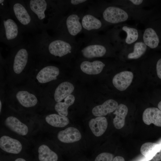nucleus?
I'll return each instance as SVG.
<instances>
[{"label":"nucleus","mask_w":161,"mask_h":161,"mask_svg":"<svg viewBox=\"0 0 161 161\" xmlns=\"http://www.w3.org/2000/svg\"><path fill=\"white\" fill-rule=\"evenodd\" d=\"M36 58L27 39L11 48L6 58L1 56V66L4 73V85L12 86L26 81Z\"/></svg>","instance_id":"f257e3e1"},{"label":"nucleus","mask_w":161,"mask_h":161,"mask_svg":"<svg viewBox=\"0 0 161 161\" xmlns=\"http://www.w3.org/2000/svg\"><path fill=\"white\" fill-rule=\"evenodd\" d=\"M38 56L48 61H64L77 52L82 44L81 40L72 41L51 36L46 30L33 35L27 39Z\"/></svg>","instance_id":"f03ea898"},{"label":"nucleus","mask_w":161,"mask_h":161,"mask_svg":"<svg viewBox=\"0 0 161 161\" xmlns=\"http://www.w3.org/2000/svg\"><path fill=\"white\" fill-rule=\"evenodd\" d=\"M40 30H52L67 14L56 0H24Z\"/></svg>","instance_id":"7ed1b4c3"},{"label":"nucleus","mask_w":161,"mask_h":161,"mask_svg":"<svg viewBox=\"0 0 161 161\" xmlns=\"http://www.w3.org/2000/svg\"><path fill=\"white\" fill-rule=\"evenodd\" d=\"M89 10L108 26L126 23L130 20L141 22L143 18L141 9L127 8L105 1H97L95 3L94 1L90 6Z\"/></svg>","instance_id":"20e7f679"},{"label":"nucleus","mask_w":161,"mask_h":161,"mask_svg":"<svg viewBox=\"0 0 161 161\" xmlns=\"http://www.w3.org/2000/svg\"><path fill=\"white\" fill-rule=\"evenodd\" d=\"M4 86L5 100L16 102L25 108L35 107L40 101H45L44 92L26 81L13 86Z\"/></svg>","instance_id":"39448f33"},{"label":"nucleus","mask_w":161,"mask_h":161,"mask_svg":"<svg viewBox=\"0 0 161 161\" xmlns=\"http://www.w3.org/2000/svg\"><path fill=\"white\" fill-rule=\"evenodd\" d=\"M117 50H121L142 40L143 30L124 23L114 26L105 34Z\"/></svg>","instance_id":"423d86ee"},{"label":"nucleus","mask_w":161,"mask_h":161,"mask_svg":"<svg viewBox=\"0 0 161 161\" xmlns=\"http://www.w3.org/2000/svg\"><path fill=\"white\" fill-rule=\"evenodd\" d=\"M81 40L82 44L77 52L85 59L101 58L116 50L106 34H97L84 37Z\"/></svg>","instance_id":"0eeeda50"},{"label":"nucleus","mask_w":161,"mask_h":161,"mask_svg":"<svg viewBox=\"0 0 161 161\" xmlns=\"http://www.w3.org/2000/svg\"><path fill=\"white\" fill-rule=\"evenodd\" d=\"M85 9L70 12L65 15L53 30V36L67 40L76 41V38L83 33L81 23Z\"/></svg>","instance_id":"6e6552de"},{"label":"nucleus","mask_w":161,"mask_h":161,"mask_svg":"<svg viewBox=\"0 0 161 161\" xmlns=\"http://www.w3.org/2000/svg\"><path fill=\"white\" fill-rule=\"evenodd\" d=\"M10 14L23 32L32 35L39 30L24 0H8Z\"/></svg>","instance_id":"1a4fd4ad"},{"label":"nucleus","mask_w":161,"mask_h":161,"mask_svg":"<svg viewBox=\"0 0 161 161\" xmlns=\"http://www.w3.org/2000/svg\"><path fill=\"white\" fill-rule=\"evenodd\" d=\"M0 41L11 48L19 45L25 40L24 33L10 14L0 15Z\"/></svg>","instance_id":"9d476101"},{"label":"nucleus","mask_w":161,"mask_h":161,"mask_svg":"<svg viewBox=\"0 0 161 161\" xmlns=\"http://www.w3.org/2000/svg\"><path fill=\"white\" fill-rule=\"evenodd\" d=\"M160 9L146 23L143 30V41L150 49L161 51Z\"/></svg>","instance_id":"9b49d317"},{"label":"nucleus","mask_w":161,"mask_h":161,"mask_svg":"<svg viewBox=\"0 0 161 161\" xmlns=\"http://www.w3.org/2000/svg\"><path fill=\"white\" fill-rule=\"evenodd\" d=\"M81 23L84 37L98 34L108 26L100 18L87 10L82 17Z\"/></svg>","instance_id":"f8f14e48"},{"label":"nucleus","mask_w":161,"mask_h":161,"mask_svg":"<svg viewBox=\"0 0 161 161\" xmlns=\"http://www.w3.org/2000/svg\"><path fill=\"white\" fill-rule=\"evenodd\" d=\"M150 49L142 40L139 41L121 50L129 60H137L143 56Z\"/></svg>","instance_id":"ddd939ff"},{"label":"nucleus","mask_w":161,"mask_h":161,"mask_svg":"<svg viewBox=\"0 0 161 161\" xmlns=\"http://www.w3.org/2000/svg\"><path fill=\"white\" fill-rule=\"evenodd\" d=\"M141 154L151 161L161 160V145L151 142H147L141 146Z\"/></svg>","instance_id":"4468645a"},{"label":"nucleus","mask_w":161,"mask_h":161,"mask_svg":"<svg viewBox=\"0 0 161 161\" xmlns=\"http://www.w3.org/2000/svg\"><path fill=\"white\" fill-rule=\"evenodd\" d=\"M161 2L160 1L145 0H112L109 1L112 4L133 9H143L150 6L157 5Z\"/></svg>","instance_id":"2eb2a0df"},{"label":"nucleus","mask_w":161,"mask_h":161,"mask_svg":"<svg viewBox=\"0 0 161 161\" xmlns=\"http://www.w3.org/2000/svg\"><path fill=\"white\" fill-rule=\"evenodd\" d=\"M133 77V74L131 72L123 71L117 73L114 77L112 83L118 90L124 91L131 84Z\"/></svg>","instance_id":"dca6fc26"},{"label":"nucleus","mask_w":161,"mask_h":161,"mask_svg":"<svg viewBox=\"0 0 161 161\" xmlns=\"http://www.w3.org/2000/svg\"><path fill=\"white\" fill-rule=\"evenodd\" d=\"M0 147L4 151L14 154L19 153L22 148L19 141L6 135L2 136L0 138Z\"/></svg>","instance_id":"f3484780"},{"label":"nucleus","mask_w":161,"mask_h":161,"mask_svg":"<svg viewBox=\"0 0 161 161\" xmlns=\"http://www.w3.org/2000/svg\"><path fill=\"white\" fill-rule=\"evenodd\" d=\"M58 4L68 14L76 10L85 9L93 1L87 0H56Z\"/></svg>","instance_id":"a211bd4d"},{"label":"nucleus","mask_w":161,"mask_h":161,"mask_svg":"<svg viewBox=\"0 0 161 161\" xmlns=\"http://www.w3.org/2000/svg\"><path fill=\"white\" fill-rule=\"evenodd\" d=\"M106 66L105 64L102 61L95 60L91 61L88 60L82 61L80 64V67L84 73L90 75L100 73Z\"/></svg>","instance_id":"6ab92c4d"},{"label":"nucleus","mask_w":161,"mask_h":161,"mask_svg":"<svg viewBox=\"0 0 161 161\" xmlns=\"http://www.w3.org/2000/svg\"><path fill=\"white\" fill-rule=\"evenodd\" d=\"M80 132L77 129L72 127L59 131L57 134L58 139L65 143H71L78 141L81 138Z\"/></svg>","instance_id":"aec40b11"},{"label":"nucleus","mask_w":161,"mask_h":161,"mask_svg":"<svg viewBox=\"0 0 161 161\" xmlns=\"http://www.w3.org/2000/svg\"><path fill=\"white\" fill-rule=\"evenodd\" d=\"M143 120L146 125L151 123L161 127V111L156 107H149L146 109L143 114Z\"/></svg>","instance_id":"412c9836"},{"label":"nucleus","mask_w":161,"mask_h":161,"mask_svg":"<svg viewBox=\"0 0 161 161\" xmlns=\"http://www.w3.org/2000/svg\"><path fill=\"white\" fill-rule=\"evenodd\" d=\"M74 89L73 85L68 81H64L60 83L55 89L53 97L57 103L61 102L71 94Z\"/></svg>","instance_id":"4be33fe9"},{"label":"nucleus","mask_w":161,"mask_h":161,"mask_svg":"<svg viewBox=\"0 0 161 161\" xmlns=\"http://www.w3.org/2000/svg\"><path fill=\"white\" fill-rule=\"evenodd\" d=\"M4 123L8 128L20 135L24 136L28 132V129L27 126L15 116H10L7 117Z\"/></svg>","instance_id":"5701e85b"},{"label":"nucleus","mask_w":161,"mask_h":161,"mask_svg":"<svg viewBox=\"0 0 161 161\" xmlns=\"http://www.w3.org/2000/svg\"><path fill=\"white\" fill-rule=\"evenodd\" d=\"M118 105V103L115 100L109 99L102 104L94 107L92 109V113L95 116L104 117L114 111Z\"/></svg>","instance_id":"b1692460"},{"label":"nucleus","mask_w":161,"mask_h":161,"mask_svg":"<svg viewBox=\"0 0 161 161\" xmlns=\"http://www.w3.org/2000/svg\"><path fill=\"white\" fill-rule=\"evenodd\" d=\"M89 127L93 134L96 137L102 135L106 131L108 122L104 117H97L91 119L89 122Z\"/></svg>","instance_id":"393cba45"},{"label":"nucleus","mask_w":161,"mask_h":161,"mask_svg":"<svg viewBox=\"0 0 161 161\" xmlns=\"http://www.w3.org/2000/svg\"><path fill=\"white\" fill-rule=\"evenodd\" d=\"M128 111V107L125 105L120 104L118 105L114 113L115 116L113 120V124L116 129H120L124 126Z\"/></svg>","instance_id":"a878e982"},{"label":"nucleus","mask_w":161,"mask_h":161,"mask_svg":"<svg viewBox=\"0 0 161 161\" xmlns=\"http://www.w3.org/2000/svg\"><path fill=\"white\" fill-rule=\"evenodd\" d=\"M45 120L49 124L56 127H63L67 126L69 123V120L67 117L55 114L47 115Z\"/></svg>","instance_id":"bb28decb"},{"label":"nucleus","mask_w":161,"mask_h":161,"mask_svg":"<svg viewBox=\"0 0 161 161\" xmlns=\"http://www.w3.org/2000/svg\"><path fill=\"white\" fill-rule=\"evenodd\" d=\"M75 100L73 95L71 94L69 95L64 99V102H57L55 104L54 108L55 111L58 114L66 117L68 114V108L74 103Z\"/></svg>","instance_id":"cd10ccee"},{"label":"nucleus","mask_w":161,"mask_h":161,"mask_svg":"<svg viewBox=\"0 0 161 161\" xmlns=\"http://www.w3.org/2000/svg\"><path fill=\"white\" fill-rule=\"evenodd\" d=\"M38 159L40 161H57V154L45 145H40L38 148Z\"/></svg>","instance_id":"c85d7f7f"},{"label":"nucleus","mask_w":161,"mask_h":161,"mask_svg":"<svg viewBox=\"0 0 161 161\" xmlns=\"http://www.w3.org/2000/svg\"><path fill=\"white\" fill-rule=\"evenodd\" d=\"M10 14L8 0H0V15Z\"/></svg>","instance_id":"c756f323"},{"label":"nucleus","mask_w":161,"mask_h":161,"mask_svg":"<svg viewBox=\"0 0 161 161\" xmlns=\"http://www.w3.org/2000/svg\"><path fill=\"white\" fill-rule=\"evenodd\" d=\"M114 155L108 152H103L99 154L96 157L95 161H113Z\"/></svg>","instance_id":"7c9ffc66"},{"label":"nucleus","mask_w":161,"mask_h":161,"mask_svg":"<svg viewBox=\"0 0 161 161\" xmlns=\"http://www.w3.org/2000/svg\"><path fill=\"white\" fill-rule=\"evenodd\" d=\"M155 64L157 76L161 79V56L157 58Z\"/></svg>","instance_id":"2f4dec72"},{"label":"nucleus","mask_w":161,"mask_h":161,"mask_svg":"<svg viewBox=\"0 0 161 161\" xmlns=\"http://www.w3.org/2000/svg\"><path fill=\"white\" fill-rule=\"evenodd\" d=\"M113 161H125V160L123 157L117 156L114 158Z\"/></svg>","instance_id":"473e14b6"},{"label":"nucleus","mask_w":161,"mask_h":161,"mask_svg":"<svg viewBox=\"0 0 161 161\" xmlns=\"http://www.w3.org/2000/svg\"><path fill=\"white\" fill-rule=\"evenodd\" d=\"M15 161H26L25 159L21 158H19L16 159Z\"/></svg>","instance_id":"72a5a7b5"},{"label":"nucleus","mask_w":161,"mask_h":161,"mask_svg":"<svg viewBox=\"0 0 161 161\" xmlns=\"http://www.w3.org/2000/svg\"><path fill=\"white\" fill-rule=\"evenodd\" d=\"M157 107L161 111V101L158 103Z\"/></svg>","instance_id":"f704fd0d"},{"label":"nucleus","mask_w":161,"mask_h":161,"mask_svg":"<svg viewBox=\"0 0 161 161\" xmlns=\"http://www.w3.org/2000/svg\"><path fill=\"white\" fill-rule=\"evenodd\" d=\"M2 107V103L1 100H0V112L1 113Z\"/></svg>","instance_id":"c9c22d12"}]
</instances>
